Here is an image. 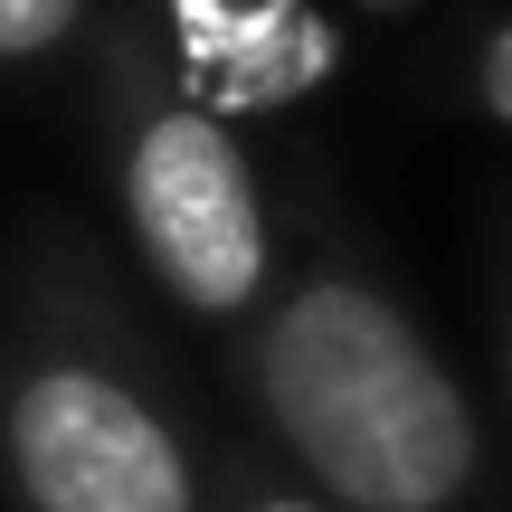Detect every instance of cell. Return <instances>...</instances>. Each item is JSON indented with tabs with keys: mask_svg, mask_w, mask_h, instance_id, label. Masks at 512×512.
Wrapping results in <instances>:
<instances>
[{
	"mask_svg": "<svg viewBox=\"0 0 512 512\" xmlns=\"http://www.w3.org/2000/svg\"><path fill=\"white\" fill-rule=\"evenodd\" d=\"M266 418L351 512H446L475 484V408L389 294L323 275L266 323Z\"/></svg>",
	"mask_w": 512,
	"mask_h": 512,
	"instance_id": "cell-1",
	"label": "cell"
},
{
	"mask_svg": "<svg viewBox=\"0 0 512 512\" xmlns=\"http://www.w3.org/2000/svg\"><path fill=\"white\" fill-rule=\"evenodd\" d=\"M133 228H143V256L181 304L200 313H238L256 285H266V209H256V181L238 162L209 114H162L143 124L124 171Z\"/></svg>",
	"mask_w": 512,
	"mask_h": 512,
	"instance_id": "cell-2",
	"label": "cell"
},
{
	"mask_svg": "<svg viewBox=\"0 0 512 512\" xmlns=\"http://www.w3.org/2000/svg\"><path fill=\"white\" fill-rule=\"evenodd\" d=\"M10 465L38 512H190V465L133 389L48 370L10 408Z\"/></svg>",
	"mask_w": 512,
	"mask_h": 512,
	"instance_id": "cell-3",
	"label": "cell"
},
{
	"mask_svg": "<svg viewBox=\"0 0 512 512\" xmlns=\"http://www.w3.org/2000/svg\"><path fill=\"white\" fill-rule=\"evenodd\" d=\"M76 19V0H0V57H38L57 48Z\"/></svg>",
	"mask_w": 512,
	"mask_h": 512,
	"instance_id": "cell-4",
	"label": "cell"
},
{
	"mask_svg": "<svg viewBox=\"0 0 512 512\" xmlns=\"http://www.w3.org/2000/svg\"><path fill=\"white\" fill-rule=\"evenodd\" d=\"M475 95H484V114H503V124H512V19L484 38V57H475Z\"/></svg>",
	"mask_w": 512,
	"mask_h": 512,
	"instance_id": "cell-5",
	"label": "cell"
},
{
	"mask_svg": "<svg viewBox=\"0 0 512 512\" xmlns=\"http://www.w3.org/2000/svg\"><path fill=\"white\" fill-rule=\"evenodd\" d=\"M256 512H323V503H294V494H275V503H256Z\"/></svg>",
	"mask_w": 512,
	"mask_h": 512,
	"instance_id": "cell-6",
	"label": "cell"
}]
</instances>
